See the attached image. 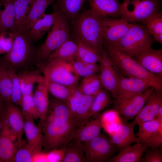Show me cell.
I'll list each match as a JSON object with an SVG mask.
<instances>
[{
	"label": "cell",
	"mask_w": 162,
	"mask_h": 162,
	"mask_svg": "<svg viewBox=\"0 0 162 162\" xmlns=\"http://www.w3.org/2000/svg\"><path fill=\"white\" fill-rule=\"evenodd\" d=\"M99 17L90 9L82 10L74 19L69 21L70 35L100 54L104 46L101 34Z\"/></svg>",
	"instance_id": "1"
},
{
	"label": "cell",
	"mask_w": 162,
	"mask_h": 162,
	"mask_svg": "<svg viewBox=\"0 0 162 162\" xmlns=\"http://www.w3.org/2000/svg\"><path fill=\"white\" fill-rule=\"evenodd\" d=\"M104 46L120 76L142 80L154 90L162 91V76L148 71L116 46L105 43Z\"/></svg>",
	"instance_id": "2"
},
{
	"label": "cell",
	"mask_w": 162,
	"mask_h": 162,
	"mask_svg": "<svg viewBox=\"0 0 162 162\" xmlns=\"http://www.w3.org/2000/svg\"><path fill=\"white\" fill-rule=\"evenodd\" d=\"M14 41L10 50L1 61L8 68L16 72L25 68L35 58L36 52L28 33L17 29L12 32Z\"/></svg>",
	"instance_id": "3"
},
{
	"label": "cell",
	"mask_w": 162,
	"mask_h": 162,
	"mask_svg": "<svg viewBox=\"0 0 162 162\" xmlns=\"http://www.w3.org/2000/svg\"><path fill=\"white\" fill-rule=\"evenodd\" d=\"M44 42L36 52L37 64L43 62L61 45L71 38L69 21L60 9Z\"/></svg>",
	"instance_id": "4"
},
{
	"label": "cell",
	"mask_w": 162,
	"mask_h": 162,
	"mask_svg": "<svg viewBox=\"0 0 162 162\" xmlns=\"http://www.w3.org/2000/svg\"><path fill=\"white\" fill-rule=\"evenodd\" d=\"M43 133V145L47 151L67 147L77 126L74 120L59 124L45 119L38 126Z\"/></svg>",
	"instance_id": "5"
},
{
	"label": "cell",
	"mask_w": 162,
	"mask_h": 162,
	"mask_svg": "<svg viewBox=\"0 0 162 162\" xmlns=\"http://www.w3.org/2000/svg\"><path fill=\"white\" fill-rule=\"evenodd\" d=\"M154 40L145 25L131 23L128 31L115 46L133 58L152 46Z\"/></svg>",
	"instance_id": "6"
},
{
	"label": "cell",
	"mask_w": 162,
	"mask_h": 162,
	"mask_svg": "<svg viewBox=\"0 0 162 162\" xmlns=\"http://www.w3.org/2000/svg\"><path fill=\"white\" fill-rule=\"evenodd\" d=\"M37 64L48 81L70 87L78 86L79 77L74 73L70 63L56 58H48Z\"/></svg>",
	"instance_id": "7"
},
{
	"label": "cell",
	"mask_w": 162,
	"mask_h": 162,
	"mask_svg": "<svg viewBox=\"0 0 162 162\" xmlns=\"http://www.w3.org/2000/svg\"><path fill=\"white\" fill-rule=\"evenodd\" d=\"M159 0H124L121 4V18L130 22H141L159 12Z\"/></svg>",
	"instance_id": "8"
},
{
	"label": "cell",
	"mask_w": 162,
	"mask_h": 162,
	"mask_svg": "<svg viewBox=\"0 0 162 162\" xmlns=\"http://www.w3.org/2000/svg\"><path fill=\"white\" fill-rule=\"evenodd\" d=\"M81 144L86 162L107 161L114 155L118 149L110 139L101 134Z\"/></svg>",
	"instance_id": "9"
},
{
	"label": "cell",
	"mask_w": 162,
	"mask_h": 162,
	"mask_svg": "<svg viewBox=\"0 0 162 162\" xmlns=\"http://www.w3.org/2000/svg\"><path fill=\"white\" fill-rule=\"evenodd\" d=\"M99 24L104 43L115 46L128 31L131 23L121 18L99 17Z\"/></svg>",
	"instance_id": "10"
},
{
	"label": "cell",
	"mask_w": 162,
	"mask_h": 162,
	"mask_svg": "<svg viewBox=\"0 0 162 162\" xmlns=\"http://www.w3.org/2000/svg\"><path fill=\"white\" fill-rule=\"evenodd\" d=\"M150 87L144 80L137 78L120 76L114 99V108L119 106L133 96L142 92Z\"/></svg>",
	"instance_id": "11"
},
{
	"label": "cell",
	"mask_w": 162,
	"mask_h": 162,
	"mask_svg": "<svg viewBox=\"0 0 162 162\" xmlns=\"http://www.w3.org/2000/svg\"><path fill=\"white\" fill-rule=\"evenodd\" d=\"M11 101L4 102L0 99V107L7 122L15 136L19 146L22 142L24 119L21 108Z\"/></svg>",
	"instance_id": "12"
},
{
	"label": "cell",
	"mask_w": 162,
	"mask_h": 162,
	"mask_svg": "<svg viewBox=\"0 0 162 162\" xmlns=\"http://www.w3.org/2000/svg\"><path fill=\"white\" fill-rule=\"evenodd\" d=\"M98 62L100 68L99 74L102 88L109 91L115 99L119 75L109 57L105 47L100 54Z\"/></svg>",
	"instance_id": "13"
},
{
	"label": "cell",
	"mask_w": 162,
	"mask_h": 162,
	"mask_svg": "<svg viewBox=\"0 0 162 162\" xmlns=\"http://www.w3.org/2000/svg\"><path fill=\"white\" fill-rule=\"evenodd\" d=\"M154 90L153 88L150 87L132 97L114 109L121 115L124 122H127L130 120L134 119L140 112Z\"/></svg>",
	"instance_id": "14"
},
{
	"label": "cell",
	"mask_w": 162,
	"mask_h": 162,
	"mask_svg": "<svg viewBox=\"0 0 162 162\" xmlns=\"http://www.w3.org/2000/svg\"><path fill=\"white\" fill-rule=\"evenodd\" d=\"M132 58L148 71L162 76V50L154 49L149 46Z\"/></svg>",
	"instance_id": "15"
},
{
	"label": "cell",
	"mask_w": 162,
	"mask_h": 162,
	"mask_svg": "<svg viewBox=\"0 0 162 162\" xmlns=\"http://www.w3.org/2000/svg\"><path fill=\"white\" fill-rule=\"evenodd\" d=\"M2 131L0 134V158L2 162H11L17 149L16 137L5 118L1 117Z\"/></svg>",
	"instance_id": "16"
},
{
	"label": "cell",
	"mask_w": 162,
	"mask_h": 162,
	"mask_svg": "<svg viewBox=\"0 0 162 162\" xmlns=\"http://www.w3.org/2000/svg\"><path fill=\"white\" fill-rule=\"evenodd\" d=\"M90 9L99 17L120 18L121 4L118 0H86Z\"/></svg>",
	"instance_id": "17"
},
{
	"label": "cell",
	"mask_w": 162,
	"mask_h": 162,
	"mask_svg": "<svg viewBox=\"0 0 162 162\" xmlns=\"http://www.w3.org/2000/svg\"><path fill=\"white\" fill-rule=\"evenodd\" d=\"M136 125L133 122L121 123L111 135V140L117 148L120 150L134 142H140L134 132Z\"/></svg>",
	"instance_id": "18"
},
{
	"label": "cell",
	"mask_w": 162,
	"mask_h": 162,
	"mask_svg": "<svg viewBox=\"0 0 162 162\" xmlns=\"http://www.w3.org/2000/svg\"><path fill=\"white\" fill-rule=\"evenodd\" d=\"M100 115V113L94 116V119L77 127L75 131L72 141L74 143L81 144L100 135L102 128Z\"/></svg>",
	"instance_id": "19"
},
{
	"label": "cell",
	"mask_w": 162,
	"mask_h": 162,
	"mask_svg": "<svg viewBox=\"0 0 162 162\" xmlns=\"http://www.w3.org/2000/svg\"><path fill=\"white\" fill-rule=\"evenodd\" d=\"M162 106V91L154 90L132 122L137 125L139 123L156 118L158 110Z\"/></svg>",
	"instance_id": "20"
},
{
	"label": "cell",
	"mask_w": 162,
	"mask_h": 162,
	"mask_svg": "<svg viewBox=\"0 0 162 162\" xmlns=\"http://www.w3.org/2000/svg\"><path fill=\"white\" fill-rule=\"evenodd\" d=\"M52 14H44L32 26L29 30L28 35L33 42L39 40L51 28L55 18L60 9L57 4L55 5Z\"/></svg>",
	"instance_id": "21"
},
{
	"label": "cell",
	"mask_w": 162,
	"mask_h": 162,
	"mask_svg": "<svg viewBox=\"0 0 162 162\" xmlns=\"http://www.w3.org/2000/svg\"><path fill=\"white\" fill-rule=\"evenodd\" d=\"M46 119L59 124L73 120L66 103L54 98L49 100Z\"/></svg>",
	"instance_id": "22"
},
{
	"label": "cell",
	"mask_w": 162,
	"mask_h": 162,
	"mask_svg": "<svg viewBox=\"0 0 162 162\" xmlns=\"http://www.w3.org/2000/svg\"><path fill=\"white\" fill-rule=\"evenodd\" d=\"M148 147L141 142L120 150L118 154L110 158V162H140L143 155Z\"/></svg>",
	"instance_id": "23"
},
{
	"label": "cell",
	"mask_w": 162,
	"mask_h": 162,
	"mask_svg": "<svg viewBox=\"0 0 162 162\" xmlns=\"http://www.w3.org/2000/svg\"><path fill=\"white\" fill-rule=\"evenodd\" d=\"M47 83V80L45 78L43 82L37 84L32 93L33 100L40 122L46 119L49 106V100Z\"/></svg>",
	"instance_id": "24"
},
{
	"label": "cell",
	"mask_w": 162,
	"mask_h": 162,
	"mask_svg": "<svg viewBox=\"0 0 162 162\" xmlns=\"http://www.w3.org/2000/svg\"><path fill=\"white\" fill-rule=\"evenodd\" d=\"M14 2V0H0V34L16 29Z\"/></svg>",
	"instance_id": "25"
},
{
	"label": "cell",
	"mask_w": 162,
	"mask_h": 162,
	"mask_svg": "<svg viewBox=\"0 0 162 162\" xmlns=\"http://www.w3.org/2000/svg\"><path fill=\"white\" fill-rule=\"evenodd\" d=\"M24 131L29 146L34 149L42 148L43 145V135L40 128L36 125L34 119H24Z\"/></svg>",
	"instance_id": "26"
},
{
	"label": "cell",
	"mask_w": 162,
	"mask_h": 162,
	"mask_svg": "<svg viewBox=\"0 0 162 162\" xmlns=\"http://www.w3.org/2000/svg\"><path fill=\"white\" fill-rule=\"evenodd\" d=\"M77 49L76 43L71 37L52 52L48 58H56L70 63L76 58Z\"/></svg>",
	"instance_id": "27"
},
{
	"label": "cell",
	"mask_w": 162,
	"mask_h": 162,
	"mask_svg": "<svg viewBox=\"0 0 162 162\" xmlns=\"http://www.w3.org/2000/svg\"><path fill=\"white\" fill-rule=\"evenodd\" d=\"M55 0H34L25 23V29L28 33L34 24L44 14L46 8Z\"/></svg>",
	"instance_id": "28"
},
{
	"label": "cell",
	"mask_w": 162,
	"mask_h": 162,
	"mask_svg": "<svg viewBox=\"0 0 162 162\" xmlns=\"http://www.w3.org/2000/svg\"><path fill=\"white\" fill-rule=\"evenodd\" d=\"M33 0H14L15 23L16 29L28 33L25 29V23Z\"/></svg>",
	"instance_id": "29"
},
{
	"label": "cell",
	"mask_w": 162,
	"mask_h": 162,
	"mask_svg": "<svg viewBox=\"0 0 162 162\" xmlns=\"http://www.w3.org/2000/svg\"><path fill=\"white\" fill-rule=\"evenodd\" d=\"M19 74L23 95L32 94L34 85L42 82L45 79L44 77L37 71H25Z\"/></svg>",
	"instance_id": "30"
},
{
	"label": "cell",
	"mask_w": 162,
	"mask_h": 162,
	"mask_svg": "<svg viewBox=\"0 0 162 162\" xmlns=\"http://www.w3.org/2000/svg\"><path fill=\"white\" fill-rule=\"evenodd\" d=\"M102 88L99 74L83 77L78 86L80 92L86 95H95Z\"/></svg>",
	"instance_id": "31"
},
{
	"label": "cell",
	"mask_w": 162,
	"mask_h": 162,
	"mask_svg": "<svg viewBox=\"0 0 162 162\" xmlns=\"http://www.w3.org/2000/svg\"><path fill=\"white\" fill-rule=\"evenodd\" d=\"M12 84L8 68L0 61V98L4 102H11Z\"/></svg>",
	"instance_id": "32"
},
{
	"label": "cell",
	"mask_w": 162,
	"mask_h": 162,
	"mask_svg": "<svg viewBox=\"0 0 162 162\" xmlns=\"http://www.w3.org/2000/svg\"><path fill=\"white\" fill-rule=\"evenodd\" d=\"M96 95H83L73 117V120L77 124V127L87 122V118Z\"/></svg>",
	"instance_id": "33"
},
{
	"label": "cell",
	"mask_w": 162,
	"mask_h": 162,
	"mask_svg": "<svg viewBox=\"0 0 162 162\" xmlns=\"http://www.w3.org/2000/svg\"><path fill=\"white\" fill-rule=\"evenodd\" d=\"M141 23L146 27L154 40L162 43V13L153 14Z\"/></svg>",
	"instance_id": "34"
},
{
	"label": "cell",
	"mask_w": 162,
	"mask_h": 162,
	"mask_svg": "<svg viewBox=\"0 0 162 162\" xmlns=\"http://www.w3.org/2000/svg\"><path fill=\"white\" fill-rule=\"evenodd\" d=\"M57 4L69 21L75 18L82 11L86 0H57Z\"/></svg>",
	"instance_id": "35"
},
{
	"label": "cell",
	"mask_w": 162,
	"mask_h": 162,
	"mask_svg": "<svg viewBox=\"0 0 162 162\" xmlns=\"http://www.w3.org/2000/svg\"><path fill=\"white\" fill-rule=\"evenodd\" d=\"M110 93L102 88L95 96L90 112L87 118V121L91 117L100 113L111 103Z\"/></svg>",
	"instance_id": "36"
},
{
	"label": "cell",
	"mask_w": 162,
	"mask_h": 162,
	"mask_svg": "<svg viewBox=\"0 0 162 162\" xmlns=\"http://www.w3.org/2000/svg\"><path fill=\"white\" fill-rule=\"evenodd\" d=\"M70 64L74 73L79 77L83 78L100 72V66L97 63H86L75 58Z\"/></svg>",
	"instance_id": "37"
},
{
	"label": "cell",
	"mask_w": 162,
	"mask_h": 162,
	"mask_svg": "<svg viewBox=\"0 0 162 162\" xmlns=\"http://www.w3.org/2000/svg\"><path fill=\"white\" fill-rule=\"evenodd\" d=\"M161 124L162 120L157 118L138 124L139 130L136 136L139 142H142L149 137L158 130Z\"/></svg>",
	"instance_id": "38"
},
{
	"label": "cell",
	"mask_w": 162,
	"mask_h": 162,
	"mask_svg": "<svg viewBox=\"0 0 162 162\" xmlns=\"http://www.w3.org/2000/svg\"><path fill=\"white\" fill-rule=\"evenodd\" d=\"M74 40L78 46L76 58L88 63L98 62L100 56V53L79 41Z\"/></svg>",
	"instance_id": "39"
},
{
	"label": "cell",
	"mask_w": 162,
	"mask_h": 162,
	"mask_svg": "<svg viewBox=\"0 0 162 162\" xmlns=\"http://www.w3.org/2000/svg\"><path fill=\"white\" fill-rule=\"evenodd\" d=\"M84 162L86 160L81 144L74 142L71 145L69 144L62 162Z\"/></svg>",
	"instance_id": "40"
},
{
	"label": "cell",
	"mask_w": 162,
	"mask_h": 162,
	"mask_svg": "<svg viewBox=\"0 0 162 162\" xmlns=\"http://www.w3.org/2000/svg\"><path fill=\"white\" fill-rule=\"evenodd\" d=\"M32 94L23 95L20 107L24 119L39 118L38 112L32 98Z\"/></svg>",
	"instance_id": "41"
},
{
	"label": "cell",
	"mask_w": 162,
	"mask_h": 162,
	"mask_svg": "<svg viewBox=\"0 0 162 162\" xmlns=\"http://www.w3.org/2000/svg\"><path fill=\"white\" fill-rule=\"evenodd\" d=\"M47 81L48 92L54 98L65 102L70 95L73 88L77 86L68 87L57 82Z\"/></svg>",
	"instance_id": "42"
},
{
	"label": "cell",
	"mask_w": 162,
	"mask_h": 162,
	"mask_svg": "<svg viewBox=\"0 0 162 162\" xmlns=\"http://www.w3.org/2000/svg\"><path fill=\"white\" fill-rule=\"evenodd\" d=\"M23 142L17 148L13 158L12 162H31L33 157L37 152L42 151L41 149H34L27 143L23 145Z\"/></svg>",
	"instance_id": "43"
},
{
	"label": "cell",
	"mask_w": 162,
	"mask_h": 162,
	"mask_svg": "<svg viewBox=\"0 0 162 162\" xmlns=\"http://www.w3.org/2000/svg\"><path fill=\"white\" fill-rule=\"evenodd\" d=\"M8 68L12 84L11 102L20 106L23 95L21 89L19 74L12 69Z\"/></svg>",
	"instance_id": "44"
},
{
	"label": "cell",
	"mask_w": 162,
	"mask_h": 162,
	"mask_svg": "<svg viewBox=\"0 0 162 162\" xmlns=\"http://www.w3.org/2000/svg\"><path fill=\"white\" fill-rule=\"evenodd\" d=\"M78 86L73 88L70 95L65 102L73 120L75 112L83 95L79 90Z\"/></svg>",
	"instance_id": "45"
},
{
	"label": "cell",
	"mask_w": 162,
	"mask_h": 162,
	"mask_svg": "<svg viewBox=\"0 0 162 162\" xmlns=\"http://www.w3.org/2000/svg\"><path fill=\"white\" fill-rule=\"evenodd\" d=\"M148 147L152 148H157L162 147V124L158 130L149 137L141 142Z\"/></svg>",
	"instance_id": "46"
},
{
	"label": "cell",
	"mask_w": 162,
	"mask_h": 162,
	"mask_svg": "<svg viewBox=\"0 0 162 162\" xmlns=\"http://www.w3.org/2000/svg\"><path fill=\"white\" fill-rule=\"evenodd\" d=\"M145 154L142 157L140 162H162L161 151L157 148L149 149L148 147L145 152Z\"/></svg>",
	"instance_id": "47"
},
{
	"label": "cell",
	"mask_w": 162,
	"mask_h": 162,
	"mask_svg": "<svg viewBox=\"0 0 162 162\" xmlns=\"http://www.w3.org/2000/svg\"><path fill=\"white\" fill-rule=\"evenodd\" d=\"M13 41L14 34L12 32L7 31L0 34V44L5 53L10 50Z\"/></svg>",
	"instance_id": "48"
},
{
	"label": "cell",
	"mask_w": 162,
	"mask_h": 162,
	"mask_svg": "<svg viewBox=\"0 0 162 162\" xmlns=\"http://www.w3.org/2000/svg\"><path fill=\"white\" fill-rule=\"evenodd\" d=\"M66 147L51 150L46 152L47 162H62Z\"/></svg>",
	"instance_id": "49"
},
{
	"label": "cell",
	"mask_w": 162,
	"mask_h": 162,
	"mask_svg": "<svg viewBox=\"0 0 162 162\" xmlns=\"http://www.w3.org/2000/svg\"><path fill=\"white\" fill-rule=\"evenodd\" d=\"M156 118L159 120H162V106L160 107L158 110Z\"/></svg>",
	"instance_id": "50"
},
{
	"label": "cell",
	"mask_w": 162,
	"mask_h": 162,
	"mask_svg": "<svg viewBox=\"0 0 162 162\" xmlns=\"http://www.w3.org/2000/svg\"><path fill=\"white\" fill-rule=\"evenodd\" d=\"M5 53L0 44V55Z\"/></svg>",
	"instance_id": "51"
},
{
	"label": "cell",
	"mask_w": 162,
	"mask_h": 162,
	"mask_svg": "<svg viewBox=\"0 0 162 162\" xmlns=\"http://www.w3.org/2000/svg\"><path fill=\"white\" fill-rule=\"evenodd\" d=\"M2 120H1V115L0 114V134H1V131H2Z\"/></svg>",
	"instance_id": "52"
},
{
	"label": "cell",
	"mask_w": 162,
	"mask_h": 162,
	"mask_svg": "<svg viewBox=\"0 0 162 162\" xmlns=\"http://www.w3.org/2000/svg\"><path fill=\"white\" fill-rule=\"evenodd\" d=\"M2 162V159L0 158V162Z\"/></svg>",
	"instance_id": "53"
},
{
	"label": "cell",
	"mask_w": 162,
	"mask_h": 162,
	"mask_svg": "<svg viewBox=\"0 0 162 162\" xmlns=\"http://www.w3.org/2000/svg\"></svg>",
	"instance_id": "54"
}]
</instances>
